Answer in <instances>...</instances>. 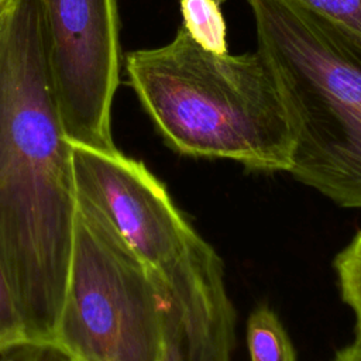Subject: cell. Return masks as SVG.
I'll list each match as a JSON object with an SVG mask.
<instances>
[{
    "instance_id": "obj_4",
    "label": "cell",
    "mask_w": 361,
    "mask_h": 361,
    "mask_svg": "<svg viewBox=\"0 0 361 361\" xmlns=\"http://www.w3.org/2000/svg\"><path fill=\"white\" fill-rule=\"evenodd\" d=\"M166 283L76 200L55 344L76 361H161Z\"/></svg>"
},
{
    "instance_id": "obj_2",
    "label": "cell",
    "mask_w": 361,
    "mask_h": 361,
    "mask_svg": "<svg viewBox=\"0 0 361 361\" xmlns=\"http://www.w3.org/2000/svg\"><path fill=\"white\" fill-rule=\"evenodd\" d=\"M126 69L141 104L178 152L289 172L292 124L258 51L214 54L180 25L169 44L128 52Z\"/></svg>"
},
{
    "instance_id": "obj_8",
    "label": "cell",
    "mask_w": 361,
    "mask_h": 361,
    "mask_svg": "<svg viewBox=\"0 0 361 361\" xmlns=\"http://www.w3.org/2000/svg\"><path fill=\"white\" fill-rule=\"evenodd\" d=\"M183 27L204 49L226 54V24L214 0H180Z\"/></svg>"
},
{
    "instance_id": "obj_11",
    "label": "cell",
    "mask_w": 361,
    "mask_h": 361,
    "mask_svg": "<svg viewBox=\"0 0 361 361\" xmlns=\"http://www.w3.org/2000/svg\"><path fill=\"white\" fill-rule=\"evenodd\" d=\"M361 42V0H296Z\"/></svg>"
},
{
    "instance_id": "obj_6",
    "label": "cell",
    "mask_w": 361,
    "mask_h": 361,
    "mask_svg": "<svg viewBox=\"0 0 361 361\" xmlns=\"http://www.w3.org/2000/svg\"><path fill=\"white\" fill-rule=\"evenodd\" d=\"M71 154L76 200L165 281L202 237L164 183L118 149L106 152L71 142Z\"/></svg>"
},
{
    "instance_id": "obj_14",
    "label": "cell",
    "mask_w": 361,
    "mask_h": 361,
    "mask_svg": "<svg viewBox=\"0 0 361 361\" xmlns=\"http://www.w3.org/2000/svg\"><path fill=\"white\" fill-rule=\"evenodd\" d=\"M11 3H13V0H0V35L3 32V28H4V24H6Z\"/></svg>"
},
{
    "instance_id": "obj_3",
    "label": "cell",
    "mask_w": 361,
    "mask_h": 361,
    "mask_svg": "<svg viewBox=\"0 0 361 361\" xmlns=\"http://www.w3.org/2000/svg\"><path fill=\"white\" fill-rule=\"evenodd\" d=\"M295 137L289 173L361 209V42L296 0H247Z\"/></svg>"
},
{
    "instance_id": "obj_13",
    "label": "cell",
    "mask_w": 361,
    "mask_h": 361,
    "mask_svg": "<svg viewBox=\"0 0 361 361\" xmlns=\"http://www.w3.org/2000/svg\"><path fill=\"white\" fill-rule=\"evenodd\" d=\"M331 361H361V337L354 336V340L340 348Z\"/></svg>"
},
{
    "instance_id": "obj_5",
    "label": "cell",
    "mask_w": 361,
    "mask_h": 361,
    "mask_svg": "<svg viewBox=\"0 0 361 361\" xmlns=\"http://www.w3.org/2000/svg\"><path fill=\"white\" fill-rule=\"evenodd\" d=\"M48 65L72 144L117 151L111 106L120 83L116 0H39Z\"/></svg>"
},
{
    "instance_id": "obj_1",
    "label": "cell",
    "mask_w": 361,
    "mask_h": 361,
    "mask_svg": "<svg viewBox=\"0 0 361 361\" xmlns=\"http://www.w3.org/2000/svg\"><path fill=\"white\" fill-rule=\"evenodd\" d=\"M76 190L44 47L0 48V259L30 341H55Z\"/></svg>"
},
{
    "instance_id": "obj_7",
    "label": "cell",
    "mask_w": 361,
    "mask_h": 361,
    "mask_svg": "<svg viewBox=\"0 0 361 361\" xmlns=\"http://www.w3.org/2000/svg\"><path fill=\"white\" fill-rule=\"evenodd\" d=\"M250 361H296L292 341L276 313L258 306L247 320Z\"/></svg>"
},
{
    "instance_id": "obj_12",
    "label": "cell",
    "mask_w": 361,
    "mask_h": 361,
    "mask_svg": "<svg viewBox=\"0 0 361 361\" xmlns=\"http://www.w3.org/2000/svg\"><path fill=\"white\" fill-rule=\"evenodd\" d=\"M0 361H76L52 341L25 340L1 351Z\"/></svg>"
},
{
    "instance_id": "obj_9",
    "label": "cell",
    "mask_w": 361,
    "mask_h": 361,
    "mask_svg": "<svg viewBox=\"0 0 361 361\" xmlns=\"http://www.w3.org/2000/svg\"><path fill=\"white\" fill-rule=\"evenodd\" d=\"M333 265L341 299L355 316V336L361 337V230L336 255Z\"/></svg>"
},
{
    "instance_id": "obj_15",
    "label": "cell",
    "mask_w": 361,
    "mask_h": 361,
    "mask_svg": "<svg viewBox=\"0 0 361 361\" xmlns=\"http://www.w3.org/2000/svg\"><path fill=\"white\" fill-rule=\"evenodd\" d=\"M214 1H216V3H217V4H221V3H223V1H224V0H214Z\"/></svg>"
},
{
    "instance_id": "obj_10",
    "label": "cell",
    "mask_w": 361,
    "mask_h": 361,
    "mask_svg": "<svg viewBox=\"0 0 361 361\" xmlns=\"http://www.w3.org/2000/svg\"><path fill=\"white\" fill-rule=\"evenodd\" d=\"M25 340V331L17 302L0 259V353Z\"/></svg>"
}]
</instances>
